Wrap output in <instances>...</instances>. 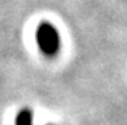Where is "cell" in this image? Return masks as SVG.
<instances>
[{
    "instance_id": "cell-2",
    "label": "cell",
    "mask_w": 127,
    "mask_h": 125,
    "mask_svg": "<svg viewBox=\"0 0 127 125\" xmlns=\"http://www.w3.org/2000/svg\"><path fill=\"white\" fill-rule=\"evenodd\" d=\"M15 125H32V112L29 109H22L16 115Z\"/></svg>"
},
{
    "instance_id": "cell-1",
    "label": "cell",
    "mask_w": 127,
    "mask_h": 125,
    "mask_svg": "<svg viewBox=\"0 0 127 125\" xmlns=\"http://www.w3.org/2000/svg\"><path fill=\"white\" fill-rule=\"evenodd\" d=\"M37 42L45 55H54L60 48V37L57 29L50 23H41L37 29Z\"/></svg>"
}]
</instances>
